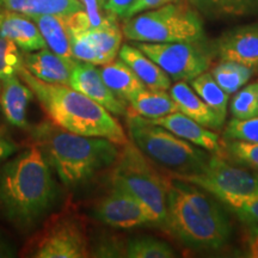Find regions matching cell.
<instances>
[{
  "instance_id": "3",
  "label": "cell",
  "mask_w": 258,
  "mask_h": 258,
  "mask_svg": "<svg viewBox=\"0 0 258 258\" xmlns=\"http://www.w3.org/2000/svg\"><path fill=\"white\" fill-rule=\"evenodd\" d=\"M32 144L64 185L76 186L114 165L120 145L108 139L84 137L43 121L29 127Z\"/></svg>"
},
{
  "instance_id": "11",
  "label": "cell",
  "mask_w": 258,
  "mask_h": 258,
  "mask_svg": "<svg viewBox=\"0 0 258 258\" xmlns=\"http://www.w3.org/2000/svg\"><path fill=\"white\" fill-rule=\"evenodd\" d=\"M92 214L102 224L115 228H134L152 224L146 209L133 196L114 185L95 202Z\"/></svg>"
},
{
  "instance_id": "15",
  "label": "cell",
  "mask_w": 258,
  "mask_h": 258,
  "mask_svg": "<svg viewBox=\"0 0 258 258\" xmlns=\"http://www.w3.org/2000/svg\"><path fill=\"white\" fill-rule=\"evenodd\" d=\"M24 67L36 78L49 84L69 85L71 74L77 61L74 57L67 59L48 48L32 51H23Z\"/></svg>"
},
{
  "instance_id": "26",
  "label": "cell",
  "mask_w": 258,
  "mask_h": 258,
  "mask_svg": "<svg viewBox=\"0 0 258 258\" xmlns=\"http://www.w3.org/2000/svg\"><path fill=\"white\" fill-rule=\"evenodd\" d=\"M191 88L222 120H226L228 111V93L220 88L211 72H203L192 79Z\"/></svg>"
},
{
  "instance_id": "27",
  "label": "cell",
  "mask_w": 258,
  "mask_h": 258,
  "mask_svg": "<svg viewBox=\"0 0 258 258\" xmlns=\"http://www.w3.org/2000/svg\"><path fill=\"white\" fill-rule=\"evenodd\" d=\"M124 257L171 258L176 257V253L166 241L152 237H139L129 240L125 245Z\"/></svg>"
},
{
  "instance_id": "17",
  "label": "cell",
  "mask_w": 258,
  "mask_h": 258,
  "mask_svg": "<svg viewBox=\"0 0 258 258\" xmlns=\"http://www.w3.org/2000/svg\"><path fill=\"white\" fill-rule=\"evenodd\" d=\"M0 36L12 41L23 51L47 48L37 24L30 17L17 12H0Z\"/></svg>"
},
{
  "instance_id": "7",
  "label": "cell",
  "mask_w": 258,
  "mask_h": 258,
  "mask_svg": "<svg viewBox=\"0 0 258 258\" xmlns=\"http://www.w3.org/2000/svg\"><path fill=\"white\" fill-rule=\"evenodd\" d=\"M122 32L129 41L147 43L206 40L205 28L198 12L178 2L124 19Z\"/></svg>"
},
{
  "instance_id": "24",
  "label": "cell",
  "mask_w": 258,
  "mask_h": 258,
  "mask_svg": "<svg viewBox=\"0 0 258 258\" xmlns=\"http://www.w3.org/2000/svg\"><path fill=\"white\" fill-rule=\"evenodd\" d=\"M40 29L49 49L57 55L71 59V42L64 17L56 15H41L30 17Z\"/></svg>"
},
{
  "instance_id": "40",
  "label": "cell",
  "mask_w": 258,
  "mask_h": 258,
  "mask_svg": "<svg viewBox=\"0 0 258 258\" xmlns=\"http://www.w3.org/2000/svg\"><path fill=\"white\" fill-rule=\"evenodd\" d=\"M257 71H258V70H257Z\"/></svg>"
},
{
  "instance_id": "10",
  "label": "cell",
  "mask_w": 258,
  "mask_h": 258,
  "mask_svg": "<svg viewBox=\"0 0 258 258\" xmlns=\"http://www.w3.org/2000/svg\"><path fill=\"white\" fill-rule=\"evenodd\" d=\"M31 257L83 258L90 256L85 230L74 215L59 214L51 218L30 243Z\"/></svg>"
},
{
  "instance_id": "6",
  "label": "cell",
  "mask_w": 258,
  "mask_h": 258,
  "mask_svg": "<svg viewBox=\"0 0 258 258\" xmlns=\"http://www.w3.org/2000/svg\"><path fill=\"white\" fill-rule=\"evenodd\" d=\"M111 184L133 196L146 209L152 224L165 228L166 177L160 175L150 158L132 141L121 148L111 172Z\"/></svg>"
},
{
  "instance_id": "14",
  "label": "cell",
  "mask_w": 258,
  "mask_h": 258,
  "mask_svg": "<svg viewBox=\"0 0 258 258\" xmlns=\"http://www.w3.org/2000/svg\"><path fill=\"white\" fill-rule=\"evenodd\" d=\"M150 121L161 125L177 137L208 151L209 153L225 158V151L222 147L220 135L212 129L203 127L199 122L194 121L192 118L188 117L180 111L172 112V114L161 116V117Z\"/></svg>"
},
{
  "instance_id": "18",
  "label": "cell",
  "mask_w": 258,
  "mask_h": 258,
  "mask_svg": "<svg viewBox=\"0 0 258 258\" xmlns=\"http://www.w3.org/2000/svg\"><path fill=\"white\" fill-rule=\"evenodd\" d=\"M170 95L182 114L212 131H220L225 121L194 91L186 82H176L170 88Z\"/></svg>"
},
{
  "instance_id": "8",
  "label": "cell",
  "mask_w": 258,
  "mask_h": 258,
  "mask_svg": "<svg viewBox=\"0 0 258 258\" xmlns=\"http://www.w3.org/2000/svg\"><path fill=\"white\" fill-rule=\"evenodd\" d=\"M134 46L163 69L171 80L191 82L211 69L217 56L214 42L206 40L171 43L135 42Z\"/></svg>"
},
{
  "instance_id": "36",
  "label": "cell",
  "mask_w": 258,
  "mask_h": 258,
  "mask_svg": "<svg viewBox=\"0 0 258 258\" xmlns=\"http://www.w3.org/2000/svg\"><path fill=\"white\" fill-rule=\"evenodd\" d=\"M134 0H108L105 5V12L115 15L117 18H123L129 6Z\"/></svg>"
},
{
  "instance_id": "33",
  "label": "cell",
  "mask_w": 258,
  "mask_h": 258,
  "mask_svg": "<svg viewBox=\"0 0 258 258\" xmlns=\"http://www.w3.org/2000/svg\"><path fill=\"white\" fill-rule=\"evenodd\" d=\"M240 243L244 257L258 258V225H244Z\"/></svg>"
},
{
  "instance_id": "12",
  "label": "cell",
  "mask_w": 258,
  "mask_h": 258,
  "mask_svg": "<svg viewBox=\"0 0 258 258\" xmlns=\"http://www.w3.org/2000/svg\"><path fill=\"white\" fill-rule=\"evenodd\" d=\"M220 61H232L258 70V22L227 30L214 42Z\"/></svg>"
},
{
  "instance_id": "9",
  "label": "cell",
  "mask_w": 258,
  "mask_h": 258,
  "mask_svg": "<svg viewBox=\"0 0 258 258\" xmlns=\"http://www.w3.org/2000/svg\"><path fill=\"white\" fill-rule=\"evenodd\" d=\"M170 176L195 184L220 202L230 198L258 195V171L231 165L226 158L217 154H212L207 167L201 173Z\"/></svg>"
},
{
  "instance_id": "30",
  "label": "cell",
  "mask_w": 258,
  "mask_h": 258,
  "mask_svg": "<svg viewBox=\"0 0 258 258\" xmlns=\"http://www.w3.org/2000/svg\"><path fill=\"white\" fill-rule=\"evenodd\" d=\"M23 66V53L17 44L0 36V79L16 76Z\"/></svg>"
},
{
  "instance_id": "16",
  "label": "cell",
  "mask_w": 258,
  "mask_h": 258,
  "mask_svg": "<svg viewBox=\"0 0 258 258\" xmlns=\"http://www.w3.org/2000/svg\"><path fill=\"white\" fill-rule=\"evenodd\" d=\"M0 91V108L6 121L15 127L28 129L27 111L35 95L32 90L19 78L18 74L3 79Z\"/></svg>"
},
{
  "instance_id": "39",
  "label": "cell",
  "mask_w": 258,
  "mask_h": 258,
  "mask_svg": "<svg viewBox=\"0 0 258 258\" xmlns=\"http://www.w3.org/2000/svg\"><path fill=\"white\" fill-rule=\"evenodd\" d=\"M171 2H172V3H177V2H179V0H171Z\"/></svg>"
},
{
  "instance_id": "4",
  "label": "cell",
  "mask_w": 258,
  "mask_h": 258,
  "mask_svg": "<svg viewBox=\"0 0 258 258\" xmlns=\"http://www.w3.org/2000/svg\"><path fill=\"white\" fill-rule=\"evenodd\" d=\"M18 76L32 90L49 121L57 127L84 137L108 139L120 146L129 141L114 115L84 93L70 85L43 82L24 66Z\"/></svg>"
},
{
  "instance_id": "28",
  "label": "cell",
  "mask_w": 258,
  "mask_h": 258,
  "mask_svg": "<svg viewBox=\"0 0 258 258\" xmlns=\"http://www.w3.org/2000/svg\"><path fill=\"white\" fill-rule=\"evenodd\" d=\"M222 147L226 159H231L247 169L258 171V143L224 139Z\"/></svg>"
},
{
  "instance_id": "31",
  "label": "cell",
  "mask_w": 258,
  "mask_h": 258,
  "mask_svg": "<svg viewBox=\"0 0 258 258\" xmlns=\"http://www.w3.org/2000/svg\"><path fill=\"white\" fill-rule=\"evenodd\" d=\"M244 224L258 225V195L246 198H230L221 201Z\"/></svg>"
},
{
  "instance_id": "38",
  "label": "cell",
  "mask_w": 258,
  "mask_h": 258,
  "mask_svg": "<svg viewBox=\"0 0 258 258\" xmlns=\"http://www.w3.org/2000/svg\"><path fill=\"white\" fill-rule=\"evenodd\" d=\"M2 85H3V82H2V79H0V91H2Z\"/></svg>"
},
{
  "instance_id": "34",
  "label": "cell",
  "mask_w": 258,
  "mask_h": 258,
  "mask_svg": "<svg viewBox=\"0 0 258 258\" xmlns=\"http://www.w3.org/2000/svg\"><path fill=\"white\" fill-rule=\"evenodd\" d=\"M19 150V145L14 140L11 134L3 123H0V164Z\"/></svg>"
},
{
  "instance_id": "35",
  "label": "cell",
  "mask_w": 258,
  "mask_h": 258,
  "mask_svg": "<svg viewBox=\"0 0 258 258\" xmlns=\"http://www.w3.org/2000/svg\"><path fill=\"white\" fill-rule=\"evenodd\" d=\"M169 3H172L171 0H134L132 3V5L129 6L127 11L123 16V21L124 19H128L133 16H137L141 12L148 11V10H153V9H158L160 6L169 4Z\"/></svg>"
},
{
  "instance_id": "20",
  "label": "cell",
  "mask_w": 258,
  "mask_h": 258,
  "mask_svg": "<svg viewBox=\"0 0 258 258\" xmlns=\"http://www.w3.org/2000/svg\"><path fill=\"white\" fill-rule=\"evenodd\" d=\"M104 83L112 93L128 105V103L146 89L137 74L120 57L103 64L99 70Z\"/></svg>"
},
{
  "instance_id": "2",
  "label": "cell",
  "mask_w": 258,
  "mask_h": 258,
  "mask_svg": "<svg viewBox=\"0 0 258 258\" xmlns=\"http://www.w3.org/2000/svg\"><path fill=\"white\" fill-rule=\"evenodd\" d=\"M171 177V176H170ZM165 230L196 251H220L232 237L228 215L214 196L185 180L166 177Z\"/></svg>"
},
{
  "instance_id": "22",
  "label": "cell",
  "mask_w": 258,
  "mask_h": 258,
  "mask_svg": "<svg viewBox=\"0 0 258 258\" xmlns=\"http://www.w3.org/2000/svg\"><path fill=\"white\" fill-rule=\"evenodd\" d=\"M196 12L208 19L258 16V0H189Z\"/></svg>"
},
{
  "instance_id": "21",
  "label": "cell",
  "mask_w": 258,
  "mask_h": 258,
  "mask_svg": "<svg viewBox=\"0 0 258 258\" xmlns=\"http://www.w3.org/2000/svg\"><path fill=\"white\" fill-rule=\"evenodd\" d=\"M0 9L28 17L41 15L69 17L76 12L85 11L80 0H0Z\"/></svg>"
},
{
  "instance_id": "25",
  "label": "cell",
  "mask_w": 258,
  "mask_h": 258,
  "mask_svg": "<svg viewBox=\"0 0 258 258\" xmlns=\"http://www.w3.org/2000/svg\"><path fill=\"white\" fill-rule=\"evenodd\" d=\"M256 72V69L232 61H220L211 70L212 76L217 80L220 88L228 95L239 91L250 82Z\"/></svg>"
},
{
  "instance_id": "29",
  "label": "cell",
  "mask_w": 258,
  "mask_h": 258,
  "mask_svg": "<svg viewBox=\"0 0 258 258\" xmlns=\"http://www.w3.org/2000/svg\"><path fill=\"white\" fill-rule=\"evenodd\" d=\"M230 111L233 118L247 120L258 116V82L247 84L237 91L231 101Z\"/></svg>"
},
{
  "instance_id": "23",
  "label": "cell",
  "mask_w": 258,
  "mask_h": 258,
  "mask_svg": "<svg viewBox=\"0 0 258 258\" xmlns=\"http://www.w3.org/2000/svg\"><path fill=\"white\" fill-rule=\"evenodd\" d=\"M128 111L148 120H154L179 111V109L170 93L163 90L145 89L128 103Z\"/></svg>"
},
{
  "instance_id": "37",
  "label": "cell",
  "mask_w": 258,
  "mask_h": 258,
  "mask_svg": "<svg viewBox=\"0 0 258 258\" xmlns=\"http://www.w3.org/2000/svg\"><path fill=\"white\" fill-rule=\"evenodd\" d=\"M17 256V250L12 241L0 232V258H11Z\"/></svg>"
},
{
  "instance_id": "32",
  "label": "cell",
  "mask_w": 258,
  "mask_h": 258,
  "mask_svg": "<svg viewBox=\"0 0 258 258\" xmlns=\"http://www.w3.org/2000/svg\"><path fill=\"white\" fill-rule=\"evenodd\" d=\"M224 139L258 143V116L247 120L232 118L224 131Z\"/></svg>"
},
{
  "instance_id": "1",
  "label": "cell",
  "mask_w": 258,
  "mask_h": 258,
  "mask_svg": "<svg viewBox=\"0 0 258 258\" xmlns=\"http://www.w3.org/2000/svg\"><path fill=\"white\" fill-rule=\"evenodd\" d=\"M59 190L51 167L32 146L0 167V213L22 230L34 227L53 209Z\"/></svg>"
},
{
  "instance_id": "19",
  "label": "cell",
  "mask_w": 258,
  "mask_h": 258,
  "mask_svg": "<svg viewBox=\"0 0 258 258\" xmlns=\"http://www.w3.org/2000/svg\"><path fill=\"white\" fill-rule=\"evenodd\" d=\"M118 57L131 67L143 82L146 89L167 91L171 88V78L161 67L144 54L139 48L132 44H122L118 50Z\"/></svg>"
},
{
  "instance_id": "13",
  "label": "cell",
  "mask_w": 258,
  "mask_h": 258,
  "mask_svg": "<svg viewBox=\"0 0 258 258\" xmlns=\"http://www.w3.org/2000/svg\"><path fill=\"white\" fill-rule=\"evenodd\" d=\"M69 85L77 91L84 93L89 98L99 103L108 111L116 116H125L128 105L116 97L103 80L101 72L96 64L77 61L71 74Z\"/></svg>"
},
{
  "instance_id": "5",
  "label": "cell",
  "mask_w": 258,
  "mask_h": 258,
  "mask_svg": "<svg viewBox=\"0 0 258 258\" xmlns=\"http://www.w3.org/2000/svg\"><path fill=\"white\" fill-rule=\"evenodd\" d=\"M125 123L132 143L150 160L169 170L170 175H198L211 160L212 154L208 151L177 137L143 116L127 111Z\"/></svg>"
}]
</instances>
